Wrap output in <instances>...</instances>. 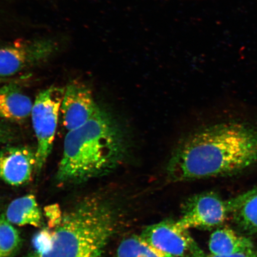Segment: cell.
Segmentation results:
<instances>
[{
  "label": "cell",
  "instance_id": "6da1fadb",
  "mask_svg": "<svg viewBox=\"0 0 257 257\" xmlns=\"http://www.w3.org/2000/svg\"><path fill=\"white\" fill-rule=\"evenodd\" d=\"M257 163V127L239 121L211 125L191 134L173 153L172 181L229 176Z\"/></svg>",
  "mask_w": 257,
  "mask_h": 257
},
{
  "label": "cell",
  "instance_id": "7a4b0ae2",
  "mask_svg": "<svg viewBox=\"0 0 257 257\" xmlns=\"http://www.w3.org/2000/svg\"><path fill=\"white\" fill-rule=\"evenodd\" d=\"M52 232L43 230L34 240L28 257H101L116 229L111 205L86 198L61 215Z\"/></svg>",
  "mask_w": 257,
  "mask_h": 257
},
{
  "label": "cell",
  "instance_id": "3957f363",
  "mask_svg": "<svg viewBox=\"0 0 257 257\" xmlns=\"http://www.w3.org/2000/svg\"><path fill=\"white\" fill-rule=\"evenodd\" d=\"M124 135L110 114L99 109L83 126L67 132L56 178L63 184H79L107 174L126 154Z\"/></svg>",
  "mask_w": 257,
  "mask_h": 257
},
{
  "label": "cell",
  "instance_id": "277c9868",
  "mask_svg": "<svg viewBox=\"0 0 257 257\" xmlns=\"http://www.w3.org/2000/svg\"><path fill=\"white\" fill-rule=\"evenodd\" d=\"M256 194L257 187L228 200H223L213 192L195 195L185 202L182 216L177 223L187 230L210 229L220 226Z\"/></svg>",
  "mask_w": 257,
  "mask_h": 257
},
{
  "label": "cell",
  "instance_id": "5b68a950",
  "mask_svg": "<svg viewBox=\"0 0 257 257\" xmlns=\"http://www.w3.org/2000/svg\"><path fill=\"white\" fill-rule=\"evenodd\" d=\"M64 89L51 86L37 96L31 112L32 125L37 140L35 172H41L53 146Z\"/></svg>",
  "mask_w": 257,
  "mask_h": 257
},
{
  "label": "cell",
  "instance_id": "8992f818",
  "mask_svg": "<svg viewBox=\"0 0 257 257\" xmlns=\"http://www.w3.org/2000/svg\"><path fill=\"white\" fill-rule=\"evenodd\" d=\"M59 44L49 38H37L0 47V78L46 62L59 52Z\"/></svg>",
  "mask_w": 257,
  "mask_h": 257
},
{
  "label": "cell",
  "instance_id": "52a82bcc",
  "mask_svg": "<svg viewBox=\"0 0 257 257\" xmlns=\"http://www.w3.org/2000/svg\"><path fill=\"white\" fill-rule=\"evenodd\" d=\"M149 245L173 257H207L187 229L166 220L150 225L140 234Z\"/></svg>",
  "mask_w": 257,
  "mask_h": 257
},
{
  "label": "cell",
  "instance_id": "ba28073f",
  "mask_svg": "<svg viewBox=\"0 0 257 257\" xmlns=\"http://www.w3.org/2000/svg\"><path fill=\"white\" fill-rule=\"evenodd\" d=\"M99 108L91 91L85 85L71 82L64 89L60 111L64 127L71 131L87 123L97 113Z\"/></svg>",
  "mask_w": 257,
  "mask_h": 257
},
{
  "label": "cell",
  "instance_id": "9c48e42d",
  "mask_svg": "<svg viewBox=\"0 0 257 257\" xmlns=\"http://www.w3.org/2000/svg\"><path fill=\"white\" fill-rule=\"evenodd\" d=\"M36 151L23 146H9L0 150V179L12 186L30 182L36 168Z\"/></svg>",
  "mask_w": 257,
  "mask_h": 257
},
{
  "label": "cell",
  "instance_id": "30bf717a",
  "mask_svg": "<svg viewBox=\"0 0 257 257\" xmlns=\"http://www.w3.org/2000/svg\"><path fill=\"white\" fill-rule=\"evenodd\" d=\"M31 99L14 83L0 87V118L13 122H22L31 116Z\"/></svg>",
  "mask_w": 257,
  "mask_h": 257
},
{
  "label": "cell",
  "instance_id": "8fae6325",
  "mask_svg": "<svg viewBox=\"0 0 257 257\" xmlns=\"http://www.w3.org/2000/svg\"><path fill=\"white\" fill-rule=\"evenodd\" d=\"M254 248L251 239L229 227L214 231L209 241L211 254L217 256L232 255Z\"/></svg>",
  "mask_w": 257,
  "mask_h": 257
},
{
  "label": "cell",
  "instance_id": "7c38bea8",
  "mask_svg": "<svg viewBox=\"0 0 257 257\" xmlns=\"http://www.w3.org/2000/svg\"><path fill=\"white\" fill-rule=\"evenodd\" d=\"M5 217L10 223L18 226L31 225L38 227L42 223L41 211L36 198L31 194L13 201L6 210Z\"/></svg>",
  "mask_w": 257,
  "mask_h": 257
},
{
  "label": "cell",
  "instance_id": "4fadbf2b",
  "mask_svg": "<svg viewBox=\"0 0 257 257\" xmlns=\"http://www.w3.org/2000/svg\"><path fill=\"white\" fill-rule=\"evenodd\" d=\"M236 226L248 235L257 236V194L244 203L233 216Z\"/></svg>",
  "mask_w": 257,
  "mask_h": 257
},
{
  "label": "cell",
  "instance_id": "5bb4252c",
  "mask_svg": "<svg viewBox=\"0 0 257 257\" xmlns=\"http://www.w3.org/2000/svg\"><path fill=\"white\" fill-rule=\"evenodd\" d=\"M21 242L18 230L0 213V257H14Z\"/></svg>",
  "mask_w": 257,
  "mask_h": 257
},
{
  "label": "cell",
  "instance_id": "9a60e30c",
  "mask_svg": "<svg viewBox=\"0 0 257 257\" xmlns=\"http://www.w3.org/2000/svg\"><path fill=\"white\" fill-rule=\"evenodd\" d=\"M145 240L141 236L133 235L121 241L117 249V257H140Z\"/></svg>",
  "mask_w": 257,
  "mask_h": 257
},
{
  "label": "cell",
  "instance_id": "2e32d148",
  "mask_svg": "<svg viewBox=\"0 0 257 257\" xmlns=\"http://www.w3.org/2000/svg\"><path fill=\"white\" fill-rule=\"evenodd\" d=\"M15 136V131L11 126L0 121V145L12 142Z\"/></svg>",
  "mask_w": 257,
  "mask_h": 257
},
{
  "label": "cell",
  "instance_id": "e0dca14e",
  "mask_svg": "<svg viewBox=\"0 0 257 257\" xmlns=\"http://www.w3.org/2000/svg\"><path fill=\"white\" fill-rule=\"evenodd\" d=\"M143 257H173L162 251L158 249L154 248L146 242L143 251Z\"/></svg>",
  "mask_w": 257,
  "mask_h": 257
},
{
  "label": "cell",
  "instance_id": "ac0fdd59",
  "mask_svg": "<svg viewBox=\"0 0 257 257\" xmlns=\"http://www.w3.org/2000/svg\"><path fill=\"white\" fill-rule=\"evenodd\" d=\"M207 257H257V250L254 248L232 255L217 256L211 254L207 255Z\"/></svg>",
  "mask_w": 257,
  "mask_h": 257
},
{
  "label": "cell",
  "instance_id": "d6986e66",
  "mask_svg": "<svg viewBox=\"0 0 257 257\" xmlns=\"http://www.w3.org/2000/svg\"><path fill=\"white\" fill-rule=\"evenodd\" d=\"M4 1V0H0V2Z\"/></svg>",
  "mask_w": 257,
  "mask_h": 257
}]
</instances>
